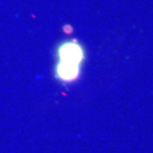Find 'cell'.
Masks as SVG:
<instances>
[{"label":"cell","instance_id":"cell-2","mask_svg":"<svg viewBox=\"0 0 153 153\" xmlns=\"http://www.w3.org/2000/svg\"><path fill=\"white\" fill-rule=\"evenodd\" d=\"M81 67L79 66L64 65L61 63H56L55 65V76L60 82L70 83L76 80L81 72Z\"/></svg>","mask_w":153,"mask_h":153},{"label":"cell","instance_id":"cell-1","mask_svg":"<svg viewBox=\"0 0 153 153\" xmlns=\"http://www.w3.org/2000/svg\"><path fill=\"white\" fill-rule=\"evenodd\" d=\"M58 63L64 65L82 66L85 59V51L81 44L76 40L66 41L57 49Z\"/></svg>","mask_w":153,"mask_h":153}]
</instances>
